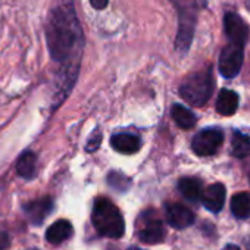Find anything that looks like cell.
<instances>
[{"instance_id":"cell-1","label":"cell","mask_w":250,"mask_h":250,"mask_svg":"<svg viewBox=\"0 0 250 250\" xmlns=\"http://www.w3.org/2000/svg\"><path fill=\"white\" fill-rule=\"evenodd\" d=\"M47 49L55 62L62 66H80L84 36L75 14L74 0H61L50 11L46 25Z\"/></svg>"},{"instance_id":"cell-2","label":"cell","mask_w":250,"mask_h":250,"mask_svg":"<svg viewBox=\"0 0 250 250\" xmlns=\"http://www.w3.org/2000/svg\"><path fill=\"white\" fill-rule=\"evenodd\" d=\"M91 221L97 232L107 238H121L125 231V222L121 210L107 199H97L93 206Z\"/></svg>"},{"instance_id":"cell-3","label":"cell","mask_w":250,"mask_h":250,"mask_svg":"<svg viewBox=\"0 0 250 250\" xmlns=\"http://www.w3.org/2000/svg\"><path fill=\"white\" fill-rule=\"evenodd\" d=\"M213 87L215 84H213L212 68L209 66L203 71L188 74L180 85V94L191 106L202 107L210 99L213 93Z\"/></svg>"},{"instance_id":"cell-4","label":"cell","mask_w":250,"mask_h":250,"mask_svg":"<svg viewBox=\"0 0 250 250\" xmlns=\"http://www.w3.org/2000/svg\"><path fill=\"white\" fill-rule=\"evenodd\" d=\"M178 11V33H177V42L175 49L180 52H187L194 28H196V20H197V3L194 0H171Z\"/></svg>"},{"instance_id":"cell-5","label":"cell","mask_w":250,"mask_h":250,"mask_svg":"<svg viewBox=\"0 0 250 250\" xmlns=\"http://www.w3.org/2000/svg\"><path fill=\"white\" fill-rule=\"evenodd\" d=\"M244 62V46L240 43L229 42L221 52L219 56V72L225 78H234L238 75Z\"/></svg>"},{"instance_id":"cell-6","label":"cell","mask_w":250,"mask_h":250,"mask_svg":"<svg viewBox=\"0 0 250 250\" xmlns=\"http://www.w3.org/2000/svg\"><path fill=\"white\" fill-rule=\"evenodd\" d=\"M137 234L143 243L147 244H158L165 238V228L164 222L158 218L153 210H146L137 224Z\"/></svg>"},{"instance_id":"cell-7","label":"cell","mask_w":250,"mask_h":250,"mask_svg":"<svg viewBox=\"0 0 250 250\" xmlns=\"http://www.w3.org/2000/svg\"><path fill=\"white\" fill-rule=\"evenodd\" d=\"M224 143V134L219 128H206L197 133L193 139V152L199 156L215 155Z\"/></svg>"},{"instance_id":"cell-8","label":"cell","mask_w":250,"mask_h":250,"mask_svg":"<svg viewBox=\"0 0 250 250\" xmlns=\"http://www.w3.org/2000/svg\"><path fill=\"white\" fill-rule=\"evenodd\" d=\"M165 216H167V222L177 229H184L188 228L190 225L194 224V212L181 205V203H168L165 208Z\"/></svg>"},{"instance_id":"cell-9","label":"cell","mask_w":250,"mask_h":250,"mask_svg":"<svg viewBox=\"0 0 250 250\" xmlns=\"http://www.w3.org/2000/svg\"><path fill=\"white\" fill-rule=\"evenodd\" d=\"M224 30L229 42L240 43L246 46L249 40V27L246 22L234 12H227L224 17Z\"/></svg>"},{"instance_id":"cell-10","label":"cell","mask_w":250,"mask_h":250,"mask_svg":"<svg viewBox=\"0 0 250 250\" xmlns=\"http://www.w3.org/2000/svg\"><path fill=\"white\" fill-rule=\"evenodd\" d=\"M22 208H24V212H25L27 218L31 221V224L40 225L52 213L53 202H52L50 197H42V199L25 203Z\"/></svg>"},{"instance_id":"cell-11","label":"cell","mask_w":250,"mask_h":250,"mask_svg":"<svg viewBox=\"0 0 250 250\" xmlns=\"http://www.w3.org/2000/svg\"><path fill=\"white\" fill-rule=\"evenodd\" d=\"M225 194H227L225 187L221 183H215L203 191L202 203L208 210H210L213 213L221 212L224 208V203H225Z\"/></svg>"},{"instance_id":"cell-12","label":"cell","mask_w":250,"mask_h":250,"mask_svg":"<svg viewBox=\"0 0 250 250\" xmlns=\"http://www.w3.org/2000/svg\"><path fill=\"white\" fill-rule=\"evenodd\" d=\"M112 147L124 155H133L137 153L142 149V140L139 136L131 133H118L113 134L110 139Z\"/></svg>"},{"instance_id":"cell-13","label":"cell","mask_w":250,"mask_h":250,"mask_svg":"<svg viewBox=\"0 0 250 250\" xmlns=\"http://www.w3.org/2000/svg\"><path fill=\"white\" fill-rule=\"evenodd\" d=\"M72 224L66 219H59L53 222L46 231V240L50 244H61L72 235Z\"/></svg>"},{"instance_id":"cell-14","label":"cell","mask_w":250,"mask_h":250,"mask_svg":"<svg viewBox=\"0 0 250 250\" xmlns=\"http://www.w3.org/2000/svg\"><path fill=\"white\" fill-rule=\"evenodd\" d=\"M238 107V94L232 90L222 88L216 99V110L224 116H231Z\"/></svg>"},{"instance_id":"cell-15","label":"cell","mask_w":250,"mask_h":250,"mask_svg":"<svg viewBox=\"0 0 250 250\" xmlns=\"http://www.w3.org/2000/svg\"><path fill=\"white\" fill-rule=\"evenodd\" d=\"M178 190L190 202L202 200L203 186H202V181L199 178H194V177H184V178H181L178 181Z\"/></svg>"},{"instance_id":"cell-16","label":"cell","mask_w":250,"mask_h":250,"mask_svg":"<svg viewBox=\"0 0 250 250\" xmlns=\"http://www.w3.org/2000/svg\"><path fill=\"white\" fill-rule=\"evenodd\" d=\"M17 172L24 180H33L37 172V156L31 150H25L17 161Z\"/></svg>"},{"instance_id":"cell-17","label":"cell","mask_w":250,"mask_h":250,"mask_svg":"<svg viewBox=\"0 0 250 250\" xmlns=\"http://www.w3.org/2000/svg\"><path fill=\"white\" fill-rule=\"evenodd\" d=\"M171 116L183 130H190L196 125V115L183 104H174L171 109Z\"/></svg>"},{"instance_id":"cell-18","label":"cell","mask_w":250,"mask_h":250,"mask_svg":"<svg viewBox=\"0 0 250 250\" xmlns=\"http://www.w3.org/2000/svg\"><path fill=\"white\" fill-rule=\"evenodd\" d=\"M231 212L238 219H246L250 216V194L249 193H237L231 199Z\"/></svg>"},{"instance_id":"cell-19","label":"cell","mask_w":250,"mask_h":250,"mask_svg":"<svg viewBox=\"0 0 250 250\" xmlns=\"http://www.w3.org/2000/svg\"><path fill=\"white\" fill-rule=\"evenodd\" d=\"M231 153L238 159L250 156V137L240 131H235L231 140Z\"/></svg>"},{"instance_id":"cell-20","label":"cell","mask_w":250,"mask_h":250,"mask_svg":"<svg viewBox=\"0 0 250 250\" xmlns=\"http://www.w3.org/2000/svg\"><path fill=\"white\" fill-rule=\"evenodd\" d=\"M107 181H109V184H110L115 190L124 191V190H127V188L130 187V180H128L127 177H125V175L118 174V172H110L109 177H107Z\"/></svg>"},{"instance_id":"cell-21","label":"cell","mask_w":250,"mask_h":250,"mask_svg":"<svg viewBox=\"0 0 250 250\" xmlns=\"http://www.w3.org/2000/svg\"><path fill=\"white\" fill-rule=\"evenodd\" d=\"M100 143H102V133L100 131H94L90 139L87 140V145H85V150L87 152H96L99 147H100Z\"/></svg>"},{"instance_id":"cell-22","label":"cell","mask_w":250,"mask_h":250,"mask_svg":"<svg viewBox=\"0 0 250 250\" xmlns=\"http://www.w3.org/2000/svg\"><path fill=\"white\" fill-rule=\"evenodd\" d=\"M9 241H11L9 232L3 227H0V250H6L9 247Z\"/></svg>"},{"instance_id":"cell-23","label":"cell","mask_w":250,"mask_h":250,"mask_svg":"<svg viewBox=\"0 0 250 250\" xmlns=\"http://www.w3.org/2000/svg\"><path fill=\"white\" fill-rule=\"evenodd\" d=\"M90 3H91V6H93L94 9L102 11V9H104V8L107 6L109 0H90Z\"/></svg>"},{"instance_id":"cell-24","label":"cell","mask_w":250,"mask_h":250,"mask_svg":"<svg viewBox=\"0 0 250 250\" xmlns=\"http://www.w3.org/2000/svg\"><path fill=\"white\" fill-rule=\"evenodd\" d=\"M222 250H240V247L235 246V244H228V246H225Z\"/></svg>"},{"instance_id":"cell-25","label":"cell","mask_w":250,"mask_h":250,"mask_svg":"<svg viewBox=\"0 0 250 250\" xmlns=\"http://www.w3.org/2000/svg\"><path fill=\"white\" fill-rule=\"evenodd\" d=\"M244 2H246V8H247L249 12H250V0H244Z\"/></svg>"},{"instance_id":"cell-26","label":"cell","mask_w":250,"mask_h":250,"mask_svg":"<svg viewBox=\"0 0 250 250\" xmlns=\"http://www.w3.org/2000/svg\"><path fill=\"white\" fill-rule=\"evenodd\" d=\"M128 250H143V249H140V247H130Z\"/></svg>"}]
</instances>
